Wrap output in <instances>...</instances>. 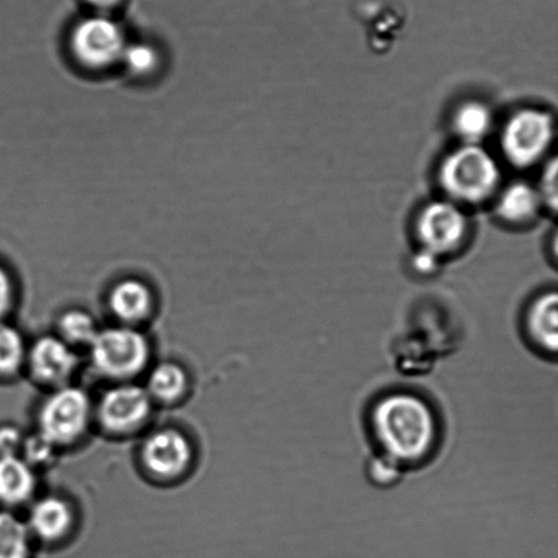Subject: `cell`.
Masks as SVG:
<instances>
[{"label": "cell", "mask_w": 558, "mask_h": 558, "mask_svg": "<svg viewBox=\"0 0 558 558\" xmlns=\"http://www.w3.org/2000/svg\"><path fill=\"white\" fill-rule=\"evenodd\" d=\"M368 429L376 453L404 470L423 466L435 457L441 425L434 404L412 391L377 397L368 412Z\"/></svg>", "instance_id": "obj_1"}, {"label": "cell", "mask_w": 558, "mask_h": 558, "mask_svg": "<svg viewBox=\"0 0 558 558\" xmlns=\"http://www.w3.org/2000/svg\"><path fill=\"white\" fill-rule=\"evenodd\" d=\"M500 171L494 157L475 145L459 147L442 162L440 183L453 201L481 204L495 193Z\"/></svg>", "instance_id": "obj_2"}, {"label": "cell", "mask_w": 558, "mask_h": 558, "mask_svg": "<svg viewBox=\"0 0 558 558\" xmlns=\"http://www.w3.org/2000/svg\"><path fill=\"white\" fill-rule=\"evenodd\" d=\"M89 348L92 364L98 374L113 379H129L140 374L149 360V343L131 327L100 330Z\"/></svg>", "instance_id": "obj_3"}, {"label": "cell", "mask_w": 558, "mask_h": 558, "mask_svg": "<svg viewBox=\"0 0 558 558\" xmlns=\"http://www.w3.org/2000/svg\"><path fill=\"white\" fill-rule=\"evenodd\" d=\"M128 43L123 27L102 13L82 20L71 36L75 58L90 70H106L120 63Z\"/></svg>", "instance_id": "obj_4"}, {"label": "cell", "mask_w": 558, "mask_h": 558, "mask_svg": "<svg viewBox=\"0 0 558 558\" xmlns=\"http://www.w3.org/2000/svg\"><path fill=\"white\" fill-rule=\"evenodd\" d=\"M90 415V399L85 391L60 387L43 404L38 415L40 434L54 446L68 445L85 434Z\"/></svg>", "instance_id": "obj_5"}, {"label": "cell", "mask_w": 558, "mask_h": 558, "mask_svg": "<svg viewBox=\"0 0 558 558\" xmlns=\"http://www.w3.org/2000/svg\"><path fill=\"white\" fill-rule=\"evenodd\" d=\"M554 135L555 124L549 113L524 109L506 124L501 136L502 151L512 166L526 168L545 155Z\"/></svg>", "instance_id": "obj_6"}, {"label": "cell", "mask_w": 558, "mask_h": 558, "mask_svg": "<svg viewBox=\"0 0 558 558\" xmlns=\"http://www.w3.org/2000/svg\"><path fill=\"white\" fill-rule=\"evenodd\" d=\"M468 233L466 218L456 205L435 202L425 207L418 217L417 234L423 251L440 258L461 247Z\"/></svg>", "instance_id": "obj_7"}, {"label": "cell", "mask_w": 558, "mask_h": 558, "mask_svg": "<svg viewBox=\"0 0 558 558\" xmlns=\"http://www.w3.org/2000/svg\"><path fill=\"white\" fill-rule=\"evenodd\" d=\"M151 398L146 388L120 385L104 393L100 418L112 432H129L138 428L149 417Z\"/></svg>", "instance_id": "obj_8"}, {"label": "cell", "mask_w": 558, "mask_h": 558, "mask_svg": "<svg viewBox=\"0 0 558 558\" xmlns=\"http://www.w3.org/2000/svg\"><path fill=\"white\" fill-rule=\"evenodd\" d=\"M558 295L556 290L530 301L522 316L523 337L541 357L556 360L558 349Z\"/></svg>", "instance_id": "obj_9"}, {"label": "cell", "mask_w": 558, "mask_h": 558, "mask_svg": "<svg viewBox=\"0 0 558 558\" xmlns=\"http://www.w3.org/2000/svg\"><path fill=\"white\" fill-rule=\"evenodd\" d=\"M142 457L145 466L157 477L173 478L189 468L193 450L183 434L174 429H163L147 437Z\"/></svg>", "instance_id": "obj_10"}, {"label": "cell", "mask_w": 558, "mask_h": 558, "mask_svg": "<svg viewBox=\"0 0 558 558\" xmlns=\"http://www.w3.org/2000/svg\"><path fill=\"white\" fill-rule=\"evenodd\" d=\"M33 375L47 385H62L74 374L78 359L74 349L58 337H43L29 352Z\"/></svg>", "instance_id": "obj_11"}, {"label": "cell", "mask_w": 558, "mask_h": 558, "mask_svg": "<svg viewBox=\"0 0 558 558\" xmlns=\"http://www.w3.org/2000/svg\"><path fill=\"white\" fill-rule=\"evenodd\" d=\"M73 523V511L68 502L59 497L48 496L33 506L26 524L33 538L57 544L68 537Z\"/></svg>", "instance_id": "obj_12"}, {"label": "cell", "mask_w": 558, "mask_h": 558, "mask_svg": "<svg viewBox=\"0 0 558 558\" xmlns=\"http://www.w3.org/2000/svg\"><path fill=\"white\" fill-rule=\"evenodd\" d=\"M36 489L35 469L19 456H0V501L19 506Z\"/></svg>", "instance_id": "obj_13"}, {"label": "cell", "mask_w": 558, "mask_h": 558, "mask_svg": "<svg viewBox=\"0 0 558 558\" xmlns=\"http://www.w3.org/2000/svg\"><path fill=\"white\" fill-rule=\"evenodd\" d=\"M109 306L120 320L140 322L151 312L153 294L145 283L136 279H125L112 289Z\"/></svg>", "instance_id": "obj_14"}, {"label": "cell", "mask_w": 558, "mask_h": 558, "mask_svg": "<svg viewBox=\"0 0 558 558\" xmlns=\"http://www.w3.org/2000/svg\"><path fill=\"white\" fill-rule=\"evenodd\" d=\"M543 204L538 191L530 187L529 184L517 183L510 185L502 193L497 205L502 220L511 223H524L537 215L539 206Z\"/></svg>", "instance_id": "obj_15"}, {"label": "cell", "mask_w": 558, "mask_h": 558, "mask_svg": "<svg viewBox=\"0 0 558 558\" xmlns=\"http://www.w3.org/2000/svg\"><path fill=\"white\" fill-rule=\"evenodd\" d=\"M32 541L25 522L11 512L0 511V558H31Z\"/></svg>", "instance_id": "obj_16"}, {"label": "cell", "mask_w": 558, "mask_h": 558, "mask_svg": "<svg viewBox=\"0 0 558 558\" xmlns=\"http://www.w3.org/2000/svg\"><path fill=\"white\" fill-rule=\"evenodd\" d=\"M185 388H187V375L182 366L163 363L150 372L146 391L149 392L150 398H156L158 401L173 402L183 396Z\"/></svg>", "instance_id": "obj_17"}, {"label": "cell", "mask_w": 558, "mask_h": 558, "mask_svg": "<svg viewBox=\"0 0 558 558\" xmlns=\"http://www.w3.org/2000/svg\"><path fill=\"white\" fill-rule=\"evenodd\" d=\"M459 135L469 144H475L484 138L492 125L489 109L480 102H468L458 109L453 119Z\"/></svg>", "instance_id": "obj_18"}, {"label": "cell", "mask_w": 558, "mask_h": 558, "mask_svg": "<svg viewBox=\"0 0 558 558\" xmlns=\"http://www.w3.org/2000/svg\"><path fill=\"white\" fill-rule=\"evenodd\" d=\"M26 348L15 327L0 322V375H13L24 364Z\"/></svg>", "instance_id": "obj_19"}, {"label": "cell", "mask_w": 558, "mask_h": 558, "mask_svg": "<svg viewBox=\"0 0 558 558\" xmlns=\"http://www.w3.org/2000/svg\"><path fill=\"white\" fill-rule=\"evenodd\" d=\"M63 341L70 347H89L97 336V326L89 314L82 311H70L62 316L59 323Z\"/></svg>", "instance_id": "obj_20"}, {"label": "cell", "mask_w": 558, "mask_h": 558, "mask_svg": "<svg viewBox=\"0 0 558 558\" xmlns=\"http://www.w3.org/2000/svg\"><path fill=\"white\" fill-rule=\"evenodd\" d=\"M120 63L130 74L135 76H146L155 73L160 64V54L157 49L147 43H128Z\"/></svg>", "instance_id": "obj_21"}, {"label": "cell", "mask_w": 558, "mask_h": 558, "mask_svg": "<svg viewBox=\"0 0 558 558\" xmlns=\"http://www.w3.org/2000/svg\"><path fill=\"white\" fill-rule=\"evenodd\" d=\"M366 473L375 485L380 486V488H390L398 481H401L404 470L391 462L390 459L375 452L366 464Z\"/></svg>", "instance_id": "obj_22"}, {"label": "cell", "mask_w": 558, "mask_h": 558, "mask_svg": "<svg viewBox=\"0 0 558 558\" xmlns=\"http://www.w3.org/2000/svg\"><path fill=\"white\" fill-rule=\"evenodd\" d=\"M57 447L58 446H54L52 441H49L47 437H44L41 434L31 437V439H27L24 441V445H22L25 451L24 459L33 469L51 462L54 458V453H57Z\"/></svg>", "instance_id": "obj_23"}, {"label": "cell", "mask_w": 558, "mask_h": 558, "mask_svg": "<svg viewBox=\"0 0 558 558\" xmlns=\"http://www.w3.org/2000/svg\"><path fill=\"white\" fill-rule=\"evenodd\" d=\"M541 201L550 206V209L556 210L557 206V161L550 162L546 168L543 179V189H541Z\"/></svg>", "instance_id": "obj_24"}, {"label": "cell", "mask_w": 558, "mask_h": 558, "mask_svg": "<svg viewBox=\"0 0 558 558\" xmlns=\"http://www.w3.org/2000/svg\"><path fill=\"white\" fill-rule=\"evenodd\" d=\"M24 445L20 430L14 426L0 428V456H16V450Z\"/></svg>", "instance_id": "obj_25"}, {"label": "cell", "mask_w": 558, "mask_h": 558, "mask_svg": "<svg viewBox=\"0 0 558 558\" xmlns=\"http://www.w3.org/2000/svg\"><path fill=\"white\" fill-rule=\"evenodd\" d=\"M14 287L8 271L0 267V317L8 314L13 305Z\"/></svg>", "instance_id": "obj_26"}, {"label": "cell", "mask_w": 558, "mask_h": 558, "mask_svg": "<svg viewBox=\"0 0 558 558\" xmlns=\"http://www.w3.org/2000/svg\"><path fill=\"white\" fill-rule=\"evenodd\" d=\"M98 13L107 14L108 11L117 8L122 0H87Z\"/></svg>", "instance_id": "obj_27"}]
</instances>
